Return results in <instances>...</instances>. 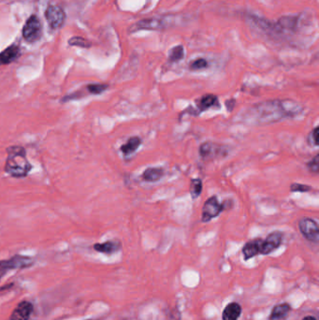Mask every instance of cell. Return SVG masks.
<instances>
[{"instance_id":"8","label":"cell","mask_w":319,"mask_h":320,"mask_svg":"<svg viewBox=\"0 0 319 320\" xmlns=\"http://www.w3.org/2000/svg\"><path fill=\"white\" fill-rule=\"evenodd\" d=\"M283 241V233L280 231H273L268 237L266 240H262L260 243V254L262 255H268L272 251L277 249L281 245Z\"/></svg>"},{"instance_id":"23","label":"cell","mask_w":319,"mask_h":320,"mask_svg":"<svg viewBox=\"0 0 319 320\" xmlns=\"http://www.w3.org/2000/svg\"><path fill=\"white\" fill-rule=\"evenodd\" d=\"M70 45H75V46H80V47L87 48L90 46V43L87 42V40H85L82 38L80 37H74L72 39H70L69 41Z\"/></svg>"},{"instance_id":"21","label":"cell","mask_w":319,"mask_h":320,"mask_svg":"<svg viewBox=\"0 0 319 320\" xmlns=\"http://www.w3.org/2000/svg\"><path fill=\"white\" fill-rule=\"evenodd\" d=\"M184 48L183 46H176L170 50L169 55H168V60L170 62H177L180 61L184 57Z\"/></svg>"},{"instance_id":"9","label":"cell","mask_w":319,"mask_h":320,"mask_svg":"<svg viewBox=\"0 0 319 320\" xmlns=\"http://www.w3.org/2000/svg\"><path fill=\"white\" fill-rule=\"evenodd\" d=\"M32 312V304L27 301H23L13 310L9 320H28Z\"/></svg>"},{"instance_id":"26","label":"cell","mask_w":319,"mask_h":320,"mask_svg":"<svg viewBox=\"0 0 319 320\" xmlns=\"http://www.w3.org/2000/svg\"><path fill=\"white\" fill-rule=\"evenodd\" d=\"M307 167L310 172L313 173H319V156L317 155L311 161L307 164Z\"/></svg>"},{"instance_id":"5","label":"cell","mask_w":319,"mask_h":320,"mask_svg":"<svg viewBox=\"0 0 319 320\" xmlns=\"http://www.w3.org/2000/svg\"><path fill=\"white\" fill-rule=\"evenodd\" d=\"M226 208L225 203L220 204L216 196L211 197L202 208V222H209L211 219L215 218L220 214V213Z\"/></svg>"},{"instance_id":"19","label":"cell","mask_w":319,"mask_h":320,"mask_svg":"<svg viewBox=\"0 0 319 320\" xmlns=\"http://www.w3.org/2000/svg\"><path fill=\"white\" fill-rule=\"evenodd\" d=\"M218 149L219 148L216 146V144H213L211 142H205L200 146V156L204 158L214 156L218 152Z\"/></svg>"},{"instance_id":"4","label":"cell","mask_w":319,"mask_h":320,"mask_svg":"<svg viewBox=\"0 0 319 320\" xmlns=\"http://www.w3.org/2000/svg\"><path fill=\"white\" fill-rule=\"evenodd\" d=\"M42 35V26L40 19L32 15L25 23L23 29V37L27 42H35L40 39Z\"/></svg>"},{"instance_id":"11","label":"cell","mask_w":319,"mask_h":320,"mask_svg":"<svg viewBox=\"0 0 319 320\" xmlns=\"http://www.w3.org/2000/svg\"><path fill=\"white\" fill-rule=\"evenodd\" d=\"M20 55V49L13 44L11 46L5 49L2 53H0V66L8 65L15 61Z\"/></svg>"},{"instance_id":"14","label":"cell","mask_w":319,"mask_h":320,"mask_svg":"<svg viewBox=\"0 0 319 320\" xmlns=\"http://www.w3.org/2000/svg\"><path fill=\"white\" fill-rule=\"evenodd\" d=\"M241 314V308L238 304L232 303L228 305L223 312V320H238Z\"/></svg>"},{"instance_id":"10","label":"cell","mask_w":319,"mask_h":320,"mask_svg":"<svg viewBox=\"0 0 319 320\" xmlns=\"http://www.w3.org/2000/svg\"><path fill=\"white\" fill-rule=\"evenodd\" d=\"M165 23L162 18H152L138 22L133 27L136 30H160L165 26Z\"/></svg>"},{"instance_id":"27","label":"cell","mask_w":319,"mask_h":320,"mask_svg":"<svg viewBox=\"0 0 319 320\" xmlns=\"http://www.w3.org/2000/svg\"><path fill=\"white\" fill-rule=\"evenodd\" d=\"M313 188L306 185H302V184H293L290 187L291 192H309L311 191Z\"/></svg>"},{"instance_id":"3","label":"cell","mask_w":319,"mask_h":320,"mask_svg":"<svg viewBox=\"0 0 319 320\" xmlns=\"http://www.w3.org/2000/svg\"><path fill=\"white\" fill-rule=\"evenodd\" d=\"M34 262L35 260L32 258L22 255H15L9 259L0 260V280L9 271L29 268L34 264Z\"/></svg>"},{"instance_id":"6","label":"cell","mask_w":319,"mask_h":320,"mask_svg":"<svg viewBox=\"0 0 319 320\" xmlns=\"http://www.w3.org/2000/svg\"><path fill=\"white\" fill-rule=\"evenodd\" d=\"M302 234L310 242H319V227L318 223L312 218H303L299 222Z\"/></svg>"},{"instance_id":"18","label":"cell","mask_w":319,"mask_h":320,"mask_svg":"<svg viewBox=\"0 0 319 320\" xmlns=\"http://www.w3.org/2000/svg\"><path fill=\"white\" fill-rule=\"evenodd\" d=\"M216 101H217V99H216V96H214V95H205V96H203L197 102L200 112L205 110V109H209L212 106H214Z\"/></svg>"},{"instance_id":"13","label":"cell","mask_w":319,"mask_h":320,"mask_svg":"<svg viewBox=\"0 0 319 320\" xmlns=\"http://www.w3.org/2000/svg\"><path fill=\"white\" fill-rule=\"evenodd\" d=\"M121 248V243L118 241H108L103 243H96L94 245V249L96 252L103 253V254H113L117 252Z\"/></svg>"},{"instance_id":"22","label":"cell","mask_w":319,"mask_h":320,"mask_svg":"<svg viewBox=\"0 0 319 320\" xmlns=\"http://www.w3.org/2000/svg\"><path fill=\"white\" fill-rule=\"evenodd\" d=\"M202 191V183L200 179H193L190 184V194L192 199L196 200L201 194Z\"/></svg>"},{"instance_id":"24","label":"cell","mask_w":319,"mask_h":320,"mask_svg":"<svg viewBox=\"0 0 319 320\" xmlns=\"http://www.w3.org/2000/svg\"><path fill=\"white\" fill-rule=\"evenodd\" d=\"M208 66V63L205 59L203 58H198L197 60L193 61L190 64V69L193 71H198V70H202L205 69Z\"/></svg>"},{"instance_id":"17","label":"cell","mask_w":319,"mask_h":320,"mask_svg":"<svg viewBox=\"0 0 319 320\" xmlns=\"http://www.w3.org/2000/svg\"><path fill=\"white\" fill-rule=\"evenodd\" d=\"M290 311V306L284 304V305H276L272 311H271V317L270 320H281L285 319L288 315V313Z\"/></svg>"},{"instance_id":"25","label":"cell","mask_w":319,"mask_h":320,"mask_svg":"<svg viewBox=\"0 0 319 320\" xmlns=\"http://www.w3.org/2000/svg\"><path fill=\"white\" fill-rule=\"evenodd\" d=\"M319 127L317 126L308 136V142L312 146H319Z\"/></svg>"},{"instance_id":"15","label":"cell","mask_w":319,"mask_h":320,"mask_svg":"<svg viewBox=\"0 0 319 320\" xmlns=\"http://www.w3.org/2000/svg\"><path fill=\"white\" fill-rule=\"evenodd\" d=\"M142 140L139 137H131L125 144L121 146V151L125 156H129L133 154L137 149L140 147Z\"/></svg>"},{"instance_id":"12","label":"cell","mask_w":319,"mask_h":320,"mask_svg":"<svg viewBox=\"0 0 319 320\" xmlns=\"http://www.w3.org/2000/svg\"><path fill=\"white\" fill-rule=\"evenodd\" d=\"M261 239H255L248 242L242 248V254L244 258L247 260L249 258H254L256 255L260 254V243Z\"/></svg>"},{"instance_id":"2","label":"cell","mask_w":319,"mask_h":320,"mask_svg":"<svg viewBox=\"0 0 319 320\" xmlns=\"http://www.w3.org/2000/svg\"><path fill=\"white\" fill-rule=\"evenodd\" d=\"M8 157L5 164V172L14 178H24L32 170V165L26 157L22 146H10L7 149Z\"/></svg>"},{"instance_id":"16","label":"cell","mask_w":319,"mask_h":320,"mask_svg":"<svg viewBox=\"0 0 319 320\" xmlns=\"http://www.w3.org/2000/svg\"><path fill=\"white\" fill-rule=\"evenodd\" d=\"M164 175V170L162 168H149L145 170L143 178L147 182H157L161 179Z\"/></svg>"},{"instance_id":"28","label":"cell","mask_w":319,"mask_h":320,"mask_svg":"<svg viewBox=\"0 0 319 320\" xmlns=\"http://www.w3.org/2000/svg\"><path fill=\"white\" fill-rule=\"evenodd\" d=\"M303 320H317V319H315L314 317L309 316V317H306V318H304Z\"/></svg>"},{"instance_id":"20","label":"cell","mask_w":319,"mask_h":320,"mask_svg":"<svg viewBox=\"0 0 319 320\" xmlns=\"http://www.w3.org/2000/svg\"><path fill=\"white\" fill-rule=\"evenodd\" d=\"M108 85L104 84H91L86 86V93L89 95H100L108 89Z\"/></svg>"},{"instance_id":"7","label":"cell","mask_w":319,"mask_h":320,"mask_svg":"<svg viewBox=\"0 0 319 320\" xmlns=\"http://www.w3.org/2000/svg\"><path fill=\"white\" fill-rule=\"evenodd\" d=\"M45 17L52 29H58L64 24L66 15L63 8L58 6H50L45 12Z\"/></svg>"},{"instance_id":"1","label":"cell","mask_w":319,"mask_h":320,"mask_svg":"<svg viewBox=\"0 0 319 320\" xmlns=\"http://www.w3.org/2000/svg\"><path fill=\"white\" fill-rule=\"evenodd\" d=\"M302 110L298 103L289 101H270L251 107L248 117L256 124H271L284 118L295 116Z\"/></svg>"}]
</instances>
